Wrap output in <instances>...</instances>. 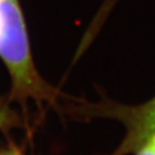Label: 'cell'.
I'll list each match as a JSON object with an SVG mask.
<instances>
[{
  "label": "cell",
  "instance_id": "cell-1",
  "mask_svg": "<svg viewBox=\"0 0 155 155\" xmlns=\"http://www.w3.org/2000/svg\"><path fill=\"white\" fill-rule=\"evenodd\" d=\"M0 56L11 74L14 98L38 104L53 98L33 64L18 0H0Z\"/></svg>",
  "mask_w": 155,
  "mask_h": 155
},
{
  "label": "cell",
  "instance_id": "cell-2",
  "mask_svg": "<svg viewBox=\"0 0 155 155\" xmlns=\"http://www.w3.org/2000/svg\"><path fill=\"white\" fill-rule=\"evenodd\" d=\"M116 115L121 116L127 130L117 155L136 152L155 134V98L139 107L121 109Z\"/></svg>",
  "mask_w": 155,
  "mask_h": 155
},
{
  "label": "cell",
  "instance_id": "cell-3",
  "mask_svg": "<svg viewBox=\"0 0 155 155\" xmlns=\"http://www.w3.org/2000/svg\"><path fill=\"white\" fill-rule=\"evenodd\" d=\"M136 152H137V155H155L154 141L150 139L147 143H145L143 146H140Z\"/></svg>",
  "mask_w": 155,
  "mask_h": 155
},
{
  "label": "cell",
  "instance_id": "cell-4",
  "mask_svg": "<svg viewBox=\"0 0 155 155\" xmlns=\"http://www.w3.org/2000/svg\"><path fill=\"white\" fill-rule=\"evenodd\" d=\"M2 120H4V115H1V114H0V124L2 123Z\"/></svg>",
  "mask_w": 155,
  "mask_h": 155
},
{
  "label": "cell",
  "instance_id": "cell-5",
  "mask_svg": "<svg viewBox=\"0 0 155 155\" xmlns=\"http://www.w3.org/2000/svg\"><path fill=\"white\" fill-rule=\"evenodd\" d=\"M150 139H152V140L154 141V144H155V134H154V136H153V137H152V138H150Z\"/></svg>",
  "mask_w": 155,
  "mask_h": 155
}]
</instances>
